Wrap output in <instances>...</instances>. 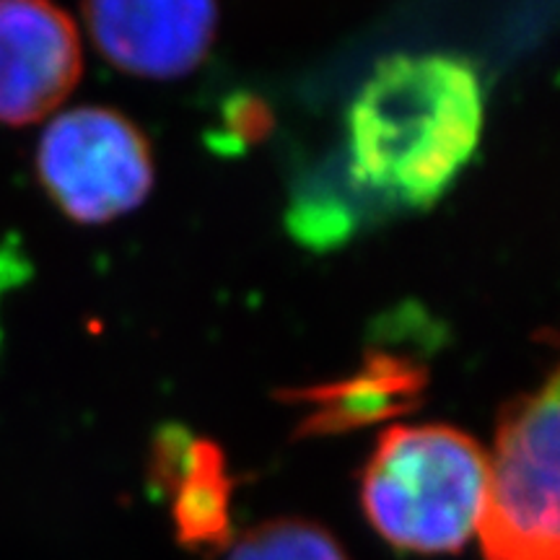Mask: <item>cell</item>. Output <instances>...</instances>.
<instances>
[{"label":"cell","instance_id":"cell-7","mask_svg":"<svg viewBox=\"0 0 560 560\" xmlns=\"http://www.w3.org/2000/svg\"><path fill=\"white\" fill-rule=\"evenodd\" d=\"M151 486L172 493L174 529L187 550H221L231 542L234 482L215 441L166 425L153 441Z\"/></svg>","mask_w":560,"mask_h":560},{"label":"cell","instance_id":"cell-8","mask_svg":"<svg viewBox=\"0 0 560 560\" xmlns=\"http://www.w3.org/2000/svg\"><path fill=\"white\" fill-rule=\"evenodd\" d=\"M425 389V369L400 355H369L361 371L348 380L296 392L293 400L312 405L299 425L301 436H325L376 420L400 416L416 408Z\"/></svg>","mask_w":560,"mask_h":560},{"label":"cell","instance_id":"cell-9","mask_svg":"<svg viewBox=\"0 0 560 560\" xmlns=\"http://www.w3.org/2000/svg\"><path fill=\"white\" fill-rule=\"evenodd\" d=\"M226 560H350L342 545L319 524L272 520L249 529L229 548Z\"/></svg>","mask_w":560,"mask_h":560},{"label":"cell","instance_id":"cell-1","mask_svg":"<svg viewBox=\"0 0 560 560\" xmlns=\"http://www.w3.org/2000/svg\"><path fill=\"white\" fill-rule=\"evenodd\" d=\"M482 136V86L457 55H392L348 109L353 177L387 200L431 208L470 164Z\"/></svg>","mask_w":560,"mask_h":560},{"label":"cell","instance_id":"cell-3","mask_svg":"<svg viewBox=\"0 0 560 560\" xmlns=\"http://www.w3.org/2000/svg\"><path fill=\"white\" fill-rule=\"evenodd\" d=\"M558 374L501 412L478 522L482 560H560Z\"/></svg>","mask_w":560,"mask_h":560},{"label":"cell","instance_id":"cell-5","mask_svg":"<svg viewBox=\"0 0 560 560\" xmlns=\"http://www.w3.org/2000/svg\"><path fill=\"white\" fill-rule=\"evenodd\" d=\"M81 37L52 0H0V125L50 117L81 79Z\"/></svg>","mask_w":560,"mask_h":560},{"label":"cell","instance_id":"cell-6","mask_svg":"<svg viewBox=\"0 0 560 560\" xmlns=\"http://www.w3.org/2000/svg\"><path fill=\"white\" fill-rule=\"evenodd\" d=\"M91 39L112 66L140 79L192 73L215 39V0H83Z\"/></svg>","mask_w":560,"mask_h":560},{"label":"cell","instance_id":"cell-4","mask_svg":"<svg viewBox=\"0 0 560 560\" xmlns=\"http://www.w3.org/2000/svg\"><path fill=\"white\" fill-rule=\"evenodd\" d=\"M37 172L62 213L89 226L136 210L153 187L149 140L107 107L55 117L39 140Z\"/></svg>","mask_w":560,"mask_h":560},{"label":"cell","instance_id":"cell-2","mask_svg":"<svg viewBox=\"0 0 560 560\" xmlns=\"http://www.w3.org/2000/svg\"><path fill=\"white\" fill-rule=\"evenodd\" d=\"M488 454L444 423L384 431L361 472V506L384 542L416 556H454L478 532Z\"/></svg>","mask_w":560,"mask_h":560}]
</instances>
